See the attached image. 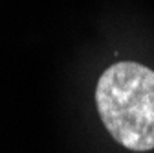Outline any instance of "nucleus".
Wrapping results in <instances>:
<instances>
[{"label": "nucleus", "instance_id": "1", "mask_svg": "<svg viewBox=\"0 0 154 153\" xmlns=\"http://www.w3.org/2000/svg\"><path fill=\"white\" fill-rule=\"evenodd\" d=\"M95 105L110 137L130 151L154 149V70L134 61L110 65L95 85Z\"/></svg>", "mask_w": 154, "mask_h": 153}]
</instances>
